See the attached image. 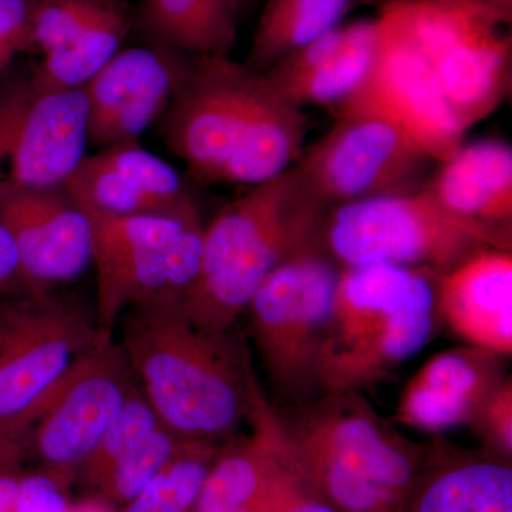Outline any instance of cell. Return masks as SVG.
<instances>
[{
    "instance_id": "obj_1",
    "label": "cell",
    "mask_w": 512,
    "mask_h": 512,
    "mask_svg": "<svg viewBox=\"0 0 512 512\" xmlns=\"http://www.w3.org/2000/svg\"><path fill=\"white\" fill-rule=\"evenodd\" d=\"M123 315L121 348L165 429L187 441L224 444L237 436L258 382L245 340L234 329L198 326L174 299Z\"/></svg>"
},
{
    "instance_id": "obj_2",
    "label": "cell",
    "mask_w": 512,
    "mask_h": 512,
    "mask_svg": "<svg viewBox=\"0 0 512 512\" xmlns=\"http://www.w3.org/2000/svg\"><path fill=\"white\" fill-rule=\"evenodd\" d=\"M299 476L339 512H400L427 443L404 436L362 392L276 407Z\"/></svg>"
},
{
    "instance_id": "obj_3",
    "label": "cell",
    "mask_w": 512,
    "mask_h": 512,
    "mask_svg": "<svg viewBox=\"0 0 512 512\" xmlns=\"http://www.w3.org/2000/svg\"><path fill=\"white\" fill-rule=\"evenodd\" d=\"M326 208L309 200L292 171L255 185L205 225L200 271L184 302L205 329L232 330L272 271L322 241Z\"/></svg>"
},
{
    "instance_id": "obj_4",
    "label": "cell",
    "mask_w": 512,
    "mask_h": 512,
    "mask_svg": "<svg viewBox=\"0 0 512 512\" xmlns=\"http://www.w3.org/2000/svg\"><path fill=\"white\" fill-rule=\"evenodd\" d=\"M439 276L389 264L342 268L323 370L325 393L375 386L429 343L439 315Z\"/></svg>"
},
{
    "instance_id": "obj_5",
    "label": "cell",
    "mask_w": 512,
    "mask_h": 512,
    "mask_svg": "<svg viewBox=\"0 0 512 512\" xmlns=\"http://www.w3.org/2000/svg\"><path fill=\"white\" fill-rule=\"evenodd\" d=\"M99 333L96 315L76 296L0 299V476L22 473L40 414Z\"/></svg>"
},
{
    "instance_id": "obj_6",
    "label": "cell",
    "mask_w": 512,
    "mask_h": 512,
    "mask_svg": "<svg viewBox=\"0 0 512 512\" xmlns=\"http://www.w3.org/2000/svg\"><path fill=\"white\" fill-rule=\"evenodd\" d=\"M340 271L322 241L313 242L276 266L248 303L249 333L276 407L325 394L323 370Z\"/></svg>"
},
{
    "instance_id": "obj_7",
    "label": "cell",
    "mask_w": 512,
    "mask_h": 512,
    "mask_svg": "<svg viewBox=\"0 0 512 512\" xmlns=\"http://www.w3.org/2000/svg\"><path fill=\"white\" fill-rule=\"evenodd\" d=\"M322 245L342 268L389 264L441 275L483 249H511V229L458 217L421 188L330 208Z\"/></svg>"
},
{
    "instance_id": "obj_8",
    "label": "cell",
    "mask_w": 512,
    "mask_h": 512,
    "mask_svg": "<svg viewBox=\"0 0 512 512\" xmlns=\"http://www.w3.org/2000/svg\"><path fill=\"white\" fill-rule=\"evenodd\" d=\"M380 10L436 74L464 131L503 103L511 86V15L491 0H386Z\"/></svg>"
},
{
    "instance_id": "obj_9",
    "label": "cell",
    "mask_w": 512,
    "mask_h": 512,
    "mask_svg": "<svg viewBox=\"0 0 512 512\" xmlns=\"http://www.w3.org/2000/svg\"><path fill=\"white\" fill-rule=\"evenodd\" d=\"M93 224L97 326L113 332L117 319L141 303L187 299L200 271L204 222L200 208L170 214L87 212Z\"/></svg>"
},
{
    "instance_id": "obj_10",
    "label": "cell",
    "mask_w": 512,
    "mask_h": 512,
    "mask_svg": "<svg viewBox=\"0 0 512 512\" xmlns=\"http://www.w3.org/2000/svg\"><path fill=\"white\" fill-rule=\"evenodd\" d=\"M83 90L42 86L30 66L0 74V198L63 187L86 157Z\"/></svg>"
},
{
    "instance_id": "obj_11",
    "label": "cell",
    "mask_w": 512,
    "mask_h": 512,
    "mask_svg": "<svg viewBox=\"0 0 512 512\" xmlns=\"http://www.w3.org/2000/svg\"><path fill=\"white\" fill-rule=\"evenodd\" d=\"M430 157L402 127L367 111H338V121L291 168L299 190L330 210L346 202L419 190Z\"/></svg>"
},
{
    "instance_id": "obj_12",
    "label": "cell",
    "mask_w": 512,
    "mask_h": 512,
    "mask_svg": "<svg viewBox=\"0 0 512 512\" xmlns=\"http://www.w3.org/2000/svg\"><path fill=\"white\" fill-rule=\"evenodd\" d=\"M137 387L120 342L113 332L100 330L40 414L29 458H36L46 473L72 483Z\"/></svg>"
},
{
    "instance_id": "obj_13",
    "label": "cell",
    "mask_w": 512,
    "mask_h": 512,
    "mask_svg": "<svg viewBox=\"0 0 512 512\" xmlns=\"http://www.w3.org/2000/svg\"><path fill=\"white\" fill-rule=\"evenodd\" d=\"M261 74L231 56H195L190 72L158 120L170 153L201 183H220L251 114Z\"/></svg>"
},
{
    "instance_id": "obj_14",
    "label": "cell",
    "mask_w": 512,
    "mask_h": 512,
    "mask_svg": "<svg viewBox=\"0 0 512 512\" xmlns=\"http://www.w3.org/2000/svg\"><path fill=\"white\" fill-rule=\"evenodd\" d=\"M375 60L362 84L338 111H367L402 127L414 143L440 163L463 146L466 131L454 117L436 74L402 29L380 10Z\"/></svg>"
},
{
    "instance_id": "obj_15",
    "label": "cell",
    "mask_w": 512,
    "mask_h": 512,
    "mask_svg": "<svg viewBox=\"0 0 512 512\" xmlns=\"http://www.w3.org/2000/svg\"><path fill=\"white\" fill-rule=\"evenodd\" d=\"M195 56L154 45L121 49L83 87L87 101V146L140 143L158 123Z\"/></svg>"
},
{
    "instance_id": "obj_16",
    "label": "cell",
    "mask_w": 512,
    "mask_h": 512,
    "mask_svg": "<svg viewBox=\"0 0 512 512\" xmlns=\"http://www.w3.org/2000/svg\"><path fill=\"white\" fill-rule=\"evenodd\" d=\"M251 431L222 444L194 512H282L303 480L286 448L274 403L256 382Z\"/></svg>"
},
{
    "instance_id": "obj_17",
    "label": "cell",
    "mask_w": 512,
    "mask_h": 512,
    "mask_svg": "<svg viewBox=\"0 0 512 512\" xmlns=\"http://www.w3.org/2000/svg\"><path fill=\"white\" fill-rule=\"evenodd\" d=\"M0 218L15 241L28 293L53 292L92 265V220L63 187L0 198Z\"/></svg>"
},
{
    "instance_id": "obj_18",
    "label": "cell",
    "mask_w": 512,
    "mask_h": 512,
    "mask_svg": "<svg viewBox=\"0 0 512 512\" xmlns=\"http://www.w3.org/2000/svg\"><path fill=\"white\" fill-rule=\"evenodd\" d=\"M94 214H170L198 207L177 170L140 143L117 144L84 157L63 185Z\"/></svg>"
},
{
    "instance_id": "obj_19",
    "label": "cell",
    "mask_w": 512,
    "mask_h": 512,
    "mask_svg": "<svg viewBox=\"0 0 512 512\" xmlns=\"http://www.w3.org/2000/svg\"><path fill=\"white\" fill-rule=\"evenodd\" d=\"M505 359L468 345L441 350L404 387L396 409L397 423L434 437L471 426L507 379Z\"/></svg>"
},
{
    "instance_id": "obj_20",
    "label": "cell",
    "mask_w": 512,
    "mask_h": 512,
    "mask_svg": "<svg viewBox=\"0 0 512 512\" xmlns=\"http://www.w3.org/2000/svg\"><path fill=\"white\" fill-rule=\"evenodd\" d=\"M400 512H512V460L436 436Z\"/></svg>"
},
{
    "instance_id": "obj_21",
    "label": "cell",
    "mask_w": 512,
    "mask_h": 512,
    "mask_svg": "<svg viewBox=\"0 0 512 512\" xmlns=\"http://www.w3.org/2000/svg\"><path fill=\"white\" fill-rule=\"evenodd\" d=\"M437 309L466 345L511 356V249H483L441 274Z\"/></svg>"
},
{
    "instance_id": "obj_22",
    "label": "cell",
    "mask_w": 512,
    "mask_h": 512,
    "mask_svg": "<svg viewBox=\"0 0 512 512\" xmlns=\"http://www.w3.org/2000/svg\"><path fill=\"white\" fill-rule=\"evenodd\" d=\"M376 46V19L357 20L329 30L262 74L299 109L338 106L366 79Z\"/></svg>"
},
{
    "instance_id": "obj_23",
    "label": "cell",
    "mask_w": 512,
    "mask_h": 512,
    "mask_svg": "<svg viewBox=\"0 0 512 512\" xmlns=\"http://www.w3.org/2000/svg\"><path fill=\"white\" fill-rule=\"evenodd\" d=\"M426 190L446 210L466 220L511 229L512 148L500 140L461 146L441 163Z\"/></svg>"
},
{
    "instance_id": "obj_24",
    "label": "cell",
    "mask_w": 512,
    "mask_h": 512,
    "mask_svg": "<svg viewBox=\"0 0 512 512\" xmlns=\"http://www.w3.org/2000/svg\"><path fill=\"white\" fill-rule=\"evenodd\" d=\"M309 120L261 74L251 114L220 183L255 185L274 180L301 158Z\"/></svg>"
},
{
    "instance_id": "obj_25",
    "label": "cell",
    "mask_w": 512,
    "mask_h": 512,
    "mask_svg": "<svg viewBox=\"0 0 512 512\" xmlns=\"http://www.w3.org/2000/svg\"><path fill=\"white\" fill-rule=\"evenodd\" d=\"M238 18L232 0H141L138 10L151 43L192 56H231Z\"/></svg>"
},
{
    "instance_id": "obj_26",
    "label": "cell",
    "mask_w": 512,
    "mask_h": 512,
    "mask_svg": "<svg viewBox=\"0 0 512 512\" xmlns=\"http://www.w3.org/2000/svg\"><path fill=\"white\" fill-rule=\"evenodd\" d=\"M353 0H266L245 66L268 72L286 56L338 28Z\"/></svg>"
},
{
    "instance_id": "obj_27",
    "label": "cell",
    "mask_w": 512,
    "mask_h": 512,
    "mask_svg": "<svg viewBox=\"0 0 512 512\" xmlns=\"http://www.w3.org/2000/svg\"><path fill=\"white\" fill-rule=\"evenodd\" d=\"M134 25L130 5L100 20L76 39L32 64L33 76L42 86L57 90H80L120 52Z\"/></svg>"
},
{
    "instance_id": "obj_28",
    "label": "cell",
    "mask_w": 512,
    "mask_h": 512,
    "mask_svg": "<svg viewBox=\"0 0 512 512\" xmlns=\"http://www.w3.org/2000/svg\"><path fill=\"white\" fill-rule=\"evenodd\" d=\"M221 447L211 441H185L170 463L120 512H194Z\"/></svg>"
},
{
    "instance_id": "obj_29",
    "label": "cell",
    "mask_w": 512,
    "mask_h": 512,
    "mask_svg": "<svg viewBox=\"0 0 512 512\" xmlns=\"http://www.w3.org/2000/svg\"><path fill=\"white\" fill-rule=\"evenodd\" d=\"M160 424L153 407L137 387L119 416L101 436L93 453L77 471L83 483L96 491L113 467L140 446Z\"/></svg>"
},
{
    "instance_id": "obj_30",
    "label": "cell",
    "mask_w": 512,
    "mask_h": 512,
    "mask_svg": "<svg viewBox=\"0 0 512 512\" xmlns=\"http://www.w3.org/2000/svg\"><path fill=\"white\" fill-rule=\"evenodd\" d=\"M185 441L160 424L140 446L113 467L94 495L111 507L119 505L121 508L130 503L170 463Z\"/></svg>"
},
{
    "instance_id": "obj_31",
    "label": "cell",
    "mask_w": 512,
    "mask_h": 512,
    "mask_svg": "<svg viewBox=\"0 0 512 512\" xmlns=\"http://www.w3.org/2000/svg\"><path fill=\"white\" fill-rule=\"evenodd\" d=\"M124 0H39L30 25V52H53L113 15Z\"/></svg>"
},
{
    "instance_id": "obj_32",
    "label": "cell",
    "mask_w": 512,
    "mask_h": 512,
    "mask_svg": "<svg viewBox=\"0 0 512 512\" xmlns=\"http://www.w3.org/2000/svg\"><path fill=\"white\" fill-rule=\"evenodd\" d=\"M481 446L497 456L512 460V380L508 376L471 424Z\"/></svg>"
},
{
    "instance_id": "obj_33",
    "label": "cell",
    "mask_w": 512,
    "mask_h": 512,
    "mask_svg": "<svg viewBox=\"0 0 512 512\" xmlns=\"http://www.w3.org/2000/svg\"><path fill=\"white\" fill-rule=\"evenodd\" d=\"M69 481L40 470L20 474L18 498L13 512H72L67 497Z\"/></svg>"
},
{
    "instance_id": "obj_34",
    "label": "cell",
    "mask_w": 512,
    "mask_h": 512,
    "mask_svg": "<svg viewBox=\"0 0 512 512\" xmlns=\"http://www.w3.org/2000/svg\"><path fill=\"white\" fill-rule=\"evenodd\" d=\"M39 0H0V43L30 52V25Z\"/></svg>"
},
{
    "instance_id": "obj_35",
    "label": "cell",
    "mask_w": 512,
    "mask_h": 512,
    "mask_svg": "<svg viewBox=\"0 0 512 512\" xmlns=\"http://www.w3.org/2000/svg\"><path fill=\"white\" fill-rule=\"evenodd\" d=\"M19 268V256L15 241L8 227L0 218V299L26 295Z\"/></svg>"
},
{
    "instance_id": "obj_36",
    "label": "cell",
    "mask_w": 512,
    "mask_h": 512,
    "mask_svg": "<svg viewBox=\"0 0 512 512\" xmlns=\"http://www.w3.org/2000/svg\"><path fill=\"white\" fill-rule=\"evenodd\" d=\"M303 480V478H302ZM282 512H339L329 501H326L313 490L311 485L303 480L301 490L292 498L291 503L286 505Z\"/></svg>"
},
{
    "instance_id": "obj_37",
    "label": "cell",
    "mask_w": 512,
    "mask_h": 512,
    "mask_svg": "<svg viewBox=\"0 0 512 512\" xmlns=\"http://www.w3.org/2000/svg\"><path fill=\"white\" fill-rule=\"evenodd\" d=\"M22 473L0 476V512H13L16 498H18L19 480Z\"/></svg>"
},
{
    "instance_id": "obj_38",
    "label": "cell",
    "mask_w": 512,
    "mask_h": 512,
    "mask_svg": "<svg viewBox=\"0 0 512 512\" xmlns=\"http://www.w3.org/2000/svg\"><path fill=\"white\" fill-rule=\"evenodd\" d=\"M23 53L22 47L13 43H0V74L12 66L15 57Z\"/></svg>"
},
{
    "instance_id": "obj_39",
    "label": "cell",
    "mask_w": 512,
    "mask_h": 512,
    "mask_svg": "<svg viewBox=\"0 0 512 512\" xmlns=\"http://www.w3.org/2000/svg\"><path fill=\"white\" fill-rule=\"evenodd\" d=\"M72 512H111V505L99 497L79 505H73Z\"/></svg>"
},
{
    "instance_id": "obj_40",
    "label": "cell",
    "mask_w": 512,
    "mask_h": 512,
    "mask_svg": "<svg viewBox=\"0 0 512 512\" xmlns=\"http://www.w3.org/2000/svg\"><path fill=\"white\" fill-rule=\"evenodd\" d=\"M234 2L235 9H237L238 15H241L245 9L249 8L255 0H232Z\"/></svg>"
},
{
    "instance_id": "obj_41",
    "label": "cell",
    "mask_w": 512,
    "mask_h": 512,
    "mask_svg": "<svg viewBox=\"0 0 512 512\" xmlns=\"http://www.w3.org/2000/svg\"><path fill=\"white\" fill-rule=\"evenodd\" d=\"M494 5H497L498 8L505 10V12L512 13V0H491Z\"/></svg>"
}]
</instances>
